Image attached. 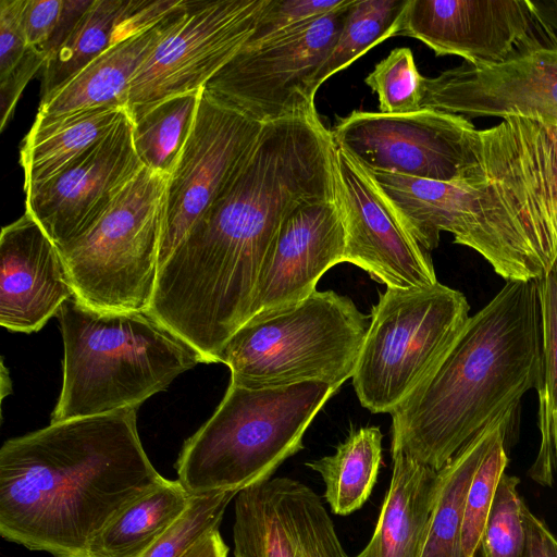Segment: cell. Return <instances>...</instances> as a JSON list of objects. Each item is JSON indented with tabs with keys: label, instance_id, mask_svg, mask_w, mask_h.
<instances>
[{
	"label": "cell",
	"instance_id": "cell-24",
	"mask_svg": "<svg viewBox=\"0 0 557 557\" xmlns=\"http://www.w3.org/2000/svg\"><path fill=\"white\" fill-rule=\"evenodd\" d=\"M191 498L178 480L164 479L95 536L87 557H141L181 519Z\"/></svg>",
	"mask_w": 557,
	"mask_h": 557
},
{
	"label": "cell",
	"instance_id": "cell-39",
	"mask_svg": "<svg viewBox=\"0 0 557 557\" xmlns=\"http://www.w3.org/2000/svg\"><path fill=\"white\" fill-rule=\"evenodd\" d=\"M92 0H63L62 12L46 48L47 59L65 41Z\"/></svg>",
	"mask_w": 557,
	"mask_h": 557
},
{
	"label": "cell",
	"instance_id": "cell-27",
	"mask_svg": "<svg viewBox=\"0 0 557 557\" xmlns=\"http://www.w3.org/2000/svg\"><path fill=\"white\" fill-rule=\"evenodd\" d=\"M128 3L129 0H92L65 41L47 59L41 70V99L116 44L117 27Z\"/></svg>",
	"mask_w": 557,
	"mask_h": 557
},
{
	"label": "cell",
	"instance_id": "cell-9",
	"mask_svg": "<svg viewBox=\"0 0 557 557\" xmlns=\"http://www.w3.org/2000/svg\"><path fill=\"white\" fill-rule=\"evenodd\" d=\"M351 1L271 39L244 45L203 89L262 124L317 112L310 86L342 32Z\"/></svg>",
	"mask_w": 557,
	"mask_h": 557
},
{
	"label": "cell",
	"instance_id": "cell-8",
	"mask_svg": "<svg viewBox=\"0 0 557 557\" xmlns=\"http://www.w3.org/2000/svg\"><path fill=\"white\" fill-rule=\"evenodd\" d=\"M469 310L461 292L440 282L380 294L351 377L361 406L391 413L445 354Z\"/></svg>",
	"mask_w": 557,
	"mask_h": 557
},
{
	"label": "cell",
	"instance_id": "cell-13",
	"mask_svg": "<svg viewBox=\"0 0 557 557\" xmlns=\"http://www.w3.org/2000/svg\"><path fill=\"white\" fill-rule=\"evenodd\" d=\"M335 193L346 234L345 262L387 288H421L438 282L430 251L407 230L369 171L341 148Z\"/></svg>",
	"mask_w": 557,
	"mask_h": 557
},
{
	"label": "cell",
	"instance_id": "cell-25",
	"mask_svg": "<svg viewBox=\"0 0 557 557\" xmlns=\"http://www.w3.org/2000/svg\"><path fill=\"white\" fill-rule=\"evenodd\" d=\"M383 434L379 426L349 433L333 455L306 462L324 483V498L333 513L348 516L369 499L382 463Z\"/></svg>",
	"mask_w": 557,
	"mask_h": 557
},
{
	"label": "cell",
	"instance_id": "cell-33",
	"mask_svg": "<svg viewBox=\"0 0 557 557\" xmlns=\"http://www.w3.org/2000/svg\"><path fill=\"white\" fill-rule=\"evenodd\" d=\"M236 492L193 496L181 519L141 557H181L196 541L219 529Z\"/></svg>",
	"mask_w": 557,
	"mask_h": 557
},
{
	"label": "cell",
	"instance_id": "cell-20",
	"mask_svg": "<svg viewBox=\"0 0 557 557\" xmlns=\"http://www.w3.org/2000/svg\"><path fill=\"white\" fill-rule=\"evenodd\" d=\"M392 454L389 487L372 537L355 557H420L440 488V471Z\"/></svg>",
	"mask_w": 557,
	"mask_h": 557
},
{
	"label": "cell",
	"instance_id": "cell-19",
	"mask_svg": "<svg viewBox=\"0 0 557 557\" xmlns=\"http://www.w3.org/2000/svg\"><path fill=\"white\" fill-rule=\"evenodd\" d=\"M74 296L63 256L28 213L1 231L0 324L22 333L40 330Z\"/></svg>",
	"mask_w": 557,
	"mask_h": 557
},
{
	"label": "cell",
	"instance_id": "cell-31",
	"mask_svg": "<svg viewBox=\"0 0 557 557\" xmlns=\"http://www.w3.org/2000/svg\"><path fill=\"white\" fill-rule=\"evenodd\" d=\"M423 79L410 48L393 49L364 78L377 95L382 113L401 114L422 109Z\"/></svg>",
	"mask_w": 557,
	"mask_h": 557
},
{
	"label": "cell",
	"instance_id": "cell-22",
	"mask_svg": "<svg viewBox=\"0 0 557 557\" xmlns=\"http://www.w3.org/2000/svg\"><path fill=\"white\" fill-rule=\"evenodd\" d=\"M126 113L125 107H98L53 116L37 114L20 150L24 191L64 170L107 136Z\"/></svg>",
	"mask_w": 557,
	"mask_h": 557
},
{
	"label": "cell",
	"instance_id": "cell-4",
	"mask_svg": "<svg viewBox=\"0 0 557 557\" xmlns=\"http://www.w3.org/2000/svg\"><path fill=\"white\" fill-rule=\"evenodd\" d=\"M58 317L63 384L51 422L137 409L203 362L149 311H100L73 296Z\"/></svg>",
	"mask_w": 557,
	"mask_h": 557
},
{
	"label": "cell",
	"instance_id": "cell-5",
	"mask_svg": "<svg viewBox=\"0 0 557 557\" xmlns=\"http://www.w3.org/2000/svg\"><path fill=\"white\" fill-rule=\"evenodd\" d=\"M337 389L317 381L272 388L230 384L212 417L183 445L177 480L199 496L238 493L272 478L304 448L306 430Z\"/></svg>",
	"mask_w": 557,
	"mask_h": 557
},
{
	"label": "cell",
	"instance_id": "cell-41",
	"mask_svg": "<svg viewBox=\"0 0 557 557\" xmlns=\"http://www.w3.org/2000/svg\"><path fill=\"white\" fill-rule=\"evenodd\" d=\"M228 547L219 529L196 541L181 557H227Z\"/></svg>",
	"mask_w": 557,
	"mask_h": 557
},
{
	"label": "cell",
	"instance_id": "cell-12",
	"mask_svg": "<svg viewBox=\"0 0 557 557\" xmlns=\"http://www.w3.org/2000/svg\"><path fill=\"white\" fill-rule=\"evenodd\" d=\"M262 126L202 88L193 126L166 187L159 270L227 186Z\"/></svg>",
	"mask_w": 557,
	"mask_h": 557
},
{
	"label": "cell",
	"instance_id": "cell-32",
	"mask_svg": "<svg viewBox=\"0 0 557 557\" xmlns=\"http://www.w3.org/2000/svg\"><path fill=\"white\" fill-rule=\"evenodd\" d=\"M520 480L507 474L500 476L485 524L480 557H523L525 528L523 499L518 493Z\"/></svg>",
	"mask_w": 557,
	"mask_h": 557
},
{
	"label": "cell",
	"instance_id": "cell-30",
	"mask_svg": "<svg viewBox=\"0 0 557 557\" xmlns=\"http://www.w3.org/2000/svg\"><path fill=\"white\" fill-rule=\"evenodd\" d=\"M511 430L512 425H509L497 435L470 483L461 520L462 557H480L494 493L508 463L507 442Z\"/></svg>",
	"mask_w": 557,
	"mask_h": 557
},
{
	"label": "cell",
	"instance_id": "cell-15",
	"mask_svg": "<svg viewBox=\"0 0 557 557\" xmlns=\"http://www.w3.org/2000/svg\"><path fill=\"white\" fill-rule=\"evenodd\" d=\"M126 113L70 165L25 193V212L62 249L83 236L141 169Z\"/></svg>",
	"mask_w": 557,
	"mask_h": 557
},
{
	"label": "cell",
	"instance_id": "cell-34",
	"mask_svg": "<svg viewBox=\"0 0 557 557\" xmlns=\"http://www.w3.org/2000/svg\"><path fill=\"white\" fill-rule=\"evenodd\" d=\"M348 0H269L245 45L271 39L302 23L325 15Z\"/></svg>",
	"mask_w": 557,
	"mask_h": 557
},
{
	"label": "cell",
	"instance_id": "cell-26",
	"mask_svg": "<svg viewBox=\"0 0 557 557\" xmlns=\"http://www.w3.org/2000/svg\"><path fill=\"white\" fill-rule=\"evenodd\" d=\"M542 312V361L539 394L541 442L529 476L552 486L557 469V271L536 280Z\"/></svg>",
	"mask_w": 557,
	"mask_h": 557
},
{
	"label": "cell",
	"instance_id": "cell-3",
	"mask_svg": "<svg viewBox=\"0 0 557 557\" xmlns=\"http://www.w3.org/2000/svg\"><path fill=\"white\" fill-rule=\"evenodd\" d=\"M541 361L537 282H506L392 410L391 453L441 470L494 418L536 389Z\"/></svg>",
	"mask_w": 557,
	"mask_h": 557
},
{
	"label": "cell",
	"instance_id": "cell-35",
	"mask_svg": "<svg viewBox=\"0 0 557 557\" xmlns=\"http://www.w3.org/2000/svg\"><path fill=\"white\" fill-rule=\"evenodd\" d=\"M63 0L21 1L20 21L28 47L46 54V48L58 25Z\"/></svg>",
	"mask_w": 557,
	"mask_h": 557
},
{
	"label": "cell",
	"instance_id": "cell-11",
	"mask_svg": "<svg viewBox=\"0 0 557 557\" xmlns=\"http://www.w3.org/2000/svg\"><path fill=\"white\" fill-rule=\"evenodd\" d=\"M268 1L183 0L131 83L127 113L201 90L252 35Z\"/></svg>",
	"mask_w": 557,
	"mask_h": 557
},
{
	"label": "cell",
	"instance_id": "cell-10",
	"mask_svg": "<svg viewBox=\"0 0 557 557\" xmlns=\"http://www.w3.org/2000/svg\"><path fill=\"white\" fill-rule=\"evenodd\" d=\"M331 133L337 148L373 171L450 183L470 177L480 160V129L465 116L433 109L354 111Z\"/></svg>",
	"mask_w": 557,
	"mask_h": 557
},
{
	"label": "cell",
	"instance_id": "cell-28",
	"mask_svg": "<svg viewBox=\"0 0 557 557\" xmlns=\"http://www.w3.org/2000/svg\"><path fill=\"white\" fill-rule=\"evenodd\" d=\"M201 90L173 96L128 114L134 146L144 166L172 173L193 126Z\"/></svg>",
	"mask_w": 557,
	"mask_h": 557
},
{
	"label": "cell",
	"instance_id": "cell-23",
	"mask_svg": "<svg viewBox=\"0 0 557 557\" xmlns=\"http://www.w3.org/2000/svg\"><path fill=\"white\" fill-rule=\"evenodd\" d=\"M516 409L499 413L438 470L440 488L420 557H462L461 520L467 492L497 435L513 424Z\"/></svg>",
	"mask_w": 557,
	"mask_h": 557
},
{
	"label": "cell",
	"instance_id": "cell-37",
	"mask_svg": "<svg viewBox=\"0 0 557 557\" xmlns=\"http://www.w3.org/2000/svg\"><path fill=\"white\" fill-rule=\"evenodd\" d=\"M47 55L29 48L22 62L7 76L0 77L1 131L11 119L17 100L30 78L45 65Z\"/></svg>",
	"mask_w": 557,
	"mask_h": 557
},
{
	"label": "cell",
	"instance_id": "cell-7",
	"mask_svg": "<svg viewBox=\"0 0 557 557\" xmlns=\"http://www.w3.org/2000/svg\"><path fill=\"white\" fill-rule=\"evenodd\" d=\"M169 178L144 166L83 236L60 249L81 302L100 311L149 310Z\"/></svg>",
	"mask_w": 557,
	"mask_h": 557
},
{
	"label": "cell",
	"instance_id": "cell-29",
	"mask_svg": "<svg viewBox=\"0 0 557 557\" xmlns=\"http://www.w3.org/2000/svg\"><path fill=\"white\" fill-rule=\"evenodd\" d=\"M408 0H352L342 32L315 73L310 94L335 73L364 54L373 46L397 36Z\"/></svg>",
	"mask_w": 557,
	"mask_h": 557
},
{
	"label": "cell",
	"instance_id": "cell-6",
	"mask_svg": "<svg viewBox=\"0 0 557 557\" xmlns=\"http://www.w3.org/2000/svg\"><path fill=\"white\" fill-rule=\"evenodd\" d=\"M369 325L348 296L315 290L290 310L244 324L219 362L228 367L230 384L242 387L317 381L339 388L354 375Z\"/></svg>",
	"mask_w": 557,
	"mask_h": 557
},
{
	"label": "cell",
	"instance_id": "cell-21",
	"mask_svg": "<svg viewBox=\"0 0 557 557\" xmlns=\"http://www.w3.org/2000/svg\"><path fill=\"white\" fill-rule=\"evenodd\" d=\"M180 7L154 27L108 48L54 92L41 99L37 114L53 116L98 107L126 108L134 76Z\"/></svg>",
	"mask_w": 557,
	"mask_h": 557
},
{
	"label": "cell",
	"instance_id": "cell-1",
	"mask_svg": "<svg viewBox=\"0 0 557 557\" xmlns=\"http://www.w3.org/2000/svg\"><path fill=\"white\" fill-rule=\"evenodd\" d=\"M480 137L463 181L369 172L425 250L448 232L506 282L537 280L557 267V122L507 116Z\"/></svg>",
	"mask_w": 557,
	"mask_h": 557
},
{
	"label": "cell",
	"instance_id": "cell-36",
	"mask_svg": "<svg viewBox=\"0 0 557 557\" xmlns=\"http://www.w3.org/2000/svg\"><path fill=\"white\" fill-rule=\"evenodd\" d=\"M21 1L0 0V77L11 73L30 48L20 21Z\"/></svg>",
	"mask_w": 557,
	"mask_h": 557
},
{
	"label": "cell",
	"instance_id": "cell-16",
	"mask_svg": "<svg viewBox=\"0 0 557 557\" xmlns=\"http://www.w3.org/2000/svg\"><path fill=\"white\" fill-rule=\"evenodd\" d=\"M421 107L465 117L557 122V49L540 48L492 65L463 62L424 77Z\"/></svg>",
	"mask_w": 557,
	"mask_h": 557
},
{
	"label": "cell",
	"instance_id": "cell-42",
	"mask_svg": "<svg viewBox=\"0 0 557 557\" xmlns=\"http://www.w3.org/2000/svg\"><path fill=\"white\" fill-rule=\"evenodd\" d=\"M553 270L557 271V268H555V269H553Z\"/></svg>",
	"mask_w": 557,
	"mask_h": 557
},
{
	"label": "cell",
	"instance_id": "cell-17",
	"mask_svg": "<svg viewBox=\"0 0 557 557\" xmlns=\"http://www.w3.org/2000/svg\"><path fill=\"white\" fill-rule=\"evenodd\" d=\"M234 557H348L320 496L272 476L234 497Z\"/></svg>",
	"mask_w": 557,
	"mask_h": 557
},
{
	"label": "cell",
	"instance_id": "cell-18",
	"mask_svg": "<svg viewBox=\"0 0 557 557\" xmlns=\"http://www.w3.org/2000/svg\"><path fill=\"white\" fill-rule=\"evenodd\" d=\"M345 246L336 199L297 207L282 223L265 258L247 322L276 315L304 301L329 269L345 262Z\"/></svg>",
	"mask_w": 557,
	"mask_h": 557
},
{
	"label": "cell",
	"instance_id": "cell-38",
	"mask_svg": "<svg viewBox=\"0 0 557 557\" xmlns=\"http://www.w3.org/2000/svg\"><path fill=\"white\" fill-rule=\"evenodd\" d=\"M525 549L523 557H557V535L523 504Z\"/></svg>",
	"mask_w": 557,
	"mask_h": 557
},
{
	"label": "cell",
	"instance_id": "cell-2",
	"mask_svg": "<svg viewBox=\"0 0 557 557\" xmlns=\"http://www.w3.org/2000/svg\"><path fill=\"white\" fill-rule=\"evenodd\" d=\"M164 479L136 409L51 422L0 449V534L53 557H87L95 536Z\"/></svg>",
	"mask_w": 557,
	"mask_h": 557
},
{
	"label": "cell",
	"instance_id": "cell-14",
	"mask_svg": "<svg viewBox=\"0 0 557 557\" xmlns=\"http://www.w3.org/2000/svg\"><path fill=\"white\" fill-rule=\"evenodd\" d=\"M398 35L422 41L436 55H458L472 65L499 64L555 48L528 0H408Z\"/></svg>",
	"mask_w": 557,
	"mask_h": 557
},
{
	"label": "cell",
	"instance_id": "cell-40",
	"mask_svg": "<svg viewBox=\"0 0 557 557\" xmlns=\"http://www.w3.org/2000/svg\"><path fill=\"white\" fill-rule=\"evenodd\" d=\"M528 4L536 22L557 49V0H528Z\"/></svg>",
	"mask_w": 557,
	"mask_h": 557
}]
</instances>
